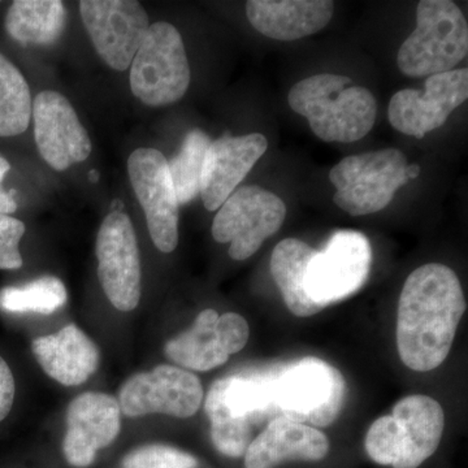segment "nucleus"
Instances as JSON below:
<instances>
[{
	"mask_svg": "<svg viewBox=\"0 0 468 468\" xmlns=\"http://www.w3.org/2000/svg\"><path fill=\"white\" fill-rule=\"evenodd\" d=\"M15 378L11 368L0 356V421L5 420L14 406Z\"/></svg>",
	"mask_w": 468,
	"mask_h": 468,
	"instance_id": "c756f323",
	"label": "nucleus"
},
{
	"mask_svg": "<svg viewBox=\"0 0 468 468\" xmlns=\"http://www.w3.org/2000/svg\"><path fill=\"white\" fill-rule=\"evenodd\" d=\"M277 419L325 428L340 417L346 402V380L325 360L306 356L268 367Z\"/></svg>",
	"mask_w": 468,
	"mask_h": 468,
	"instance_id": "39448f33",
	"label": "nucleus"
},
{
	"mask_svg": "<svg viewBox=\"0 0 468 468\" xmlns=\"http://www.w3.org/2000/svg\"><path fill=\"white\" fill-rule=\"evenodd\" d=\"M372 249L367 237L356 230L332 234L322 251H316L306 272L310 300L325 309L346 300L367 282Z\"/></svg>",
	"mask_w": 468,
	"mask_h": 468,
	"instance_id": "9d476101",
	"label": "nucleus"
},
{
	"mask_svg": "<svg viewBox=\"0 0 468 468\" xmlns=\"http://www.w3.org/2000/svg\"><path fill=\"white\" fill-rule=\"evenodd\" d=\"M267 149V138L261 133L226 135L211 143L203 162L199 190L206 209L220 208Z\"/></svg>",
	"mask_w": 468,
	"mask_h": 468,
	"instance_id": "6ab92c4d",
	"label": "nucleus"
},
{
	"mask_svg": "<svg viewBox=\"0 0 468 468\" xmlns=\"http://www.w3.org/2000/svg\"><path fill=\"white\" fill-rule=\"evenodd\" d=\"M98 279L119 311L134 310L141 300V257L131 218L112 211L104 218L95 246Z\"/></svg>",
	"mask_w": 468,
	"mask_h": 468,
	"instance_id": "9b49d317",
	"label": "nucleus"
},
{
	"mask_svg": "<svg viewBox=\"0 0 468 468\" xmlns=\"http://www.w3.org/2000/svg\"><path fill=\"white\" fill-rule=\"evenodd\" d=\"M466 300L454 271L439 263L417 268L406 280L397 314V349L412 371H433L451 353Z\"/></svg>",
	"mask_w": 468,
	"mask_h": 468,
	"instance_id": "f257e3e1",
	"label": "nucleus"
},
{
	"mask_svg": "<svg viewBox=\"0 0 468 468\" xmlns=\"http://www.w3.org/2000/svg\"><path fill=\"white\" fill-rule=\"evenodd\" d=\"M468 98V69L430 76L424 90L405 89L393 95L389 103V122L406 135L423 138L445 124L452 111Z\"/></svg>",
	"mask_w": 468,
	"mask_h": 468,
	"instance_id": "dca6fc26",
	"label": "nucleus"
},
{
	"mask_svg": "<svg viewBox=\"0 0 468 468\" xmlns=\"http://www.w3.org/2000/svg\"><path fill=\"white\" fill-rule=\"evenodd\" d=\"M128 176L143 206L154 245L165 254L175 251L178 245L180 203L169 175L168 160L159 150L141 147L129 156Z\"/></svg>",
	"mask_w": 468,
	"mask_h": 468,
	"instance_id": "4468645a",
	"label": "nucleus"
},
{
	"mask_svg": "<svg viewBox=\"0 0 468 468\" xmlns=\"http://www.w3.org/2000/svg\"><path fill=\"white\" fill-rule=\"evenodd\" d=\"M198 460L175 446L153 443L125 455L122 468H197Z\"/></svg>",
	"mask_w": 468,
	"mask_h": 468,
	"instance_id": "cd10ccee",
	"label": "nucleus"
},
{
	"mask_svg": "<svg viewBox=\"0 0 468 468\" xmlns=\"http://www.w3.org/2000/svg\"><path fill=\"white\" fill-rule=\"evenodd\" d=\"M205 411L215 448L229 458H241L254 431L277 419L267 368L243 369L218 378L209 388Z\"/></svg>",
	"mask_w": 468,
	"mask_h": 468,
	"instance_id": "7ed1b4c3",
	"label": "nucleus"
},
{
	"mask_svg": "<svg viewBox=\"0 0 468 468\" xmlns=\"http://www.w3.org/2000/svg\"><path fill=\"white\" fill-rule=\"evenodd\" d=\"M315 249L297 239H285L277 243L271 257V273L286 307L298 318H310L324 310L310 300L306 291V272Z\"/></svg>",
	"mask_w": 468,
	"mask_h": 468,
	"instance_id": "5701e85b",
	"label": "nucleus"
},
{
	"mask_svg": "<svg viewBox=\"0 0 468 468\" xmlns=\"http://www.w3.org/2000/svg\"><path fill=\"white\" fill-rule=\"evenodd\" d=\"M209 144L208 135L194 129L185 135L180 151L168 162L169 175L180 206L192 202L201 190L203 162Z\"/></svg>",
	"mask_w": 468,
	"mask_h": 468,
	"instance_id": "a878e982",
	"label": "nucleus"
},
{
	"mask_svg": "<svg viewBox=\"0 0 468 468\" xmlns=\"http://www.w3.org/2000/svg\"><path fill=\"white\" fill-rule=\"evenodd\" d=\"M67 289L55 276H42L21 286L0 291V309L8 313L51 315L67 302Z\"/></svg>",
	"mask_w": 468,
	"mask_h": 468,
	"instance_id": "bb28decb",
	"label": "nucleus"
},
{
	"mask_svg": "<svg viewBox=\"0 0 468 468\" xmlns=\"http://www.w3.org/2000/svg\"><path fill=\"white\" fill-rule=\"evenodd\" d=\"M468 52V26L451 0H421L417 27L399 50V70L409 77L451 72Z\"/></svg>",
	"mask_w": 468,
	"mask_h": 468,
	"instance_id": "423d86ee",
	"label": "nucleus"
},
{
	"mask_svg": "<svg viewBox=\"0 0 468 468\" xmlns=\"http://www.w3.org/2000/svg\"><path fill=\"white\" fill-rule=\"evenodd\" d=\"M285 218L286 206L279 196L258 185H246L218 209L212 221V237L218 243H230L233 261H246L279 232Z\"/></svg>",
	"mask_w": 468,
	"mask_h": 468,
	"instance_id": "1a4fd4ad",
	"label": "nucleus"
},
{
	"mask_svg": "<svg viewBox=\"0 0 468 468\" xmlns=\"http://www.w3.org/2000/svg\"><path fill=\"white\" fill-rule=\"evenodd\" d=\"M328 0H249L246 16L255 30L276 41H297L320 32L334 16Z\"/></svg>",
	"mask_w": 468,
	"mask_h": 468,
	"instance_id": "412c9836",
	"label": "nucleus"
},
{
	"mask_svg": "<svg viewBox=\"0 0 468 468\" xmlns=\"http://www.w3.org/2000/svg\"><path fill=\"white\" fill-rule=\"evenodd\" d=\"M80 14L101 60L119 72L128 69L150 27L143 5L134 0H82Z\"/></svg>",
	"mask_w": 468,
	"mask_h": 468,
	"instance_id": "ddd939ff",
	"label": "nucleus"
},
{
	"mask_svg": "<svg viewBox=\"0 0 468 468\" xmlns=\"http://www.w3.org/2000/svg\"><path fill=\"white\" fill-rule=\"evenodd\" d=\"M26 224L11 215L0 214V270H18L23 266L20 242Z\"/></svg>",
	"mask_w": 468,
	"mask_h": 468,
	"instance_id": "c85d7f7f",
	"label": "nucleus"
},
{
	"mask_svg": "<svg viewBox=\"0 0 468 468\" xmlns=\"http://www.w3.org/2000/svg\"><path fill=\"white\" fill-rule=\"evenodd\" d=\"M32 349L43 371L66 387L84 384L100 366V349L76 324L37 338Z\"/></svg>",
	"mask_w": 468,
	"mask_h": 468,
	"instance_id": "4be33fe9",
	"label": "nucleus"
},
{
	"mask_svg": "<svg viewBox=\"0 0 468 468\" xmlns=\"http://www.w3.org/2000/svg\"><path fill=\"white\" fill-rule=\"evenodd\" d=\"M443 428L441 405L432 397L412 394L397 402L392 414L372 423L366 452L381 466L418 468L439 449Z\"/></svg>",
	"mask_w": 468,
	"mask_h": 468,
	"instance_id": "20e7f679",
	"label": "nucleus"
},
{
	"mask_svg": "<svg viewBox=\"0 0 468 468\" xmlns=\"http://www.w3.org/2000/svg\"><path fill=\"white\" fill-rule=\"evenodd\" d=\"M32 92L26 77L0 54V138L26 133L32 120Z\"/></svg>",
	"mask_w": 468,
	"mask_h": 468,
	"instance_id": "393cba45",
	"label": "nucleus"
},
{
	"mask_svg": "<svg viewBox=\"0 0 468 468\" xmlns=\"http://www.w3.org/2000/svg\"><path fill=\"white\" fill-rule=\"evenodd\" d=\"M11 193H5L0 190V214L2 215H9L16 212L17 203L15 201Z\"/></svg>",
	"mask_w": 468,
	"mask_h": 468,
	"instance_id": "7c9ffc66",
	"label": "nucleus"
},
{
	"mask_svg": "<svg viewBox=\"0 0 468 468\" xmlns=\"http://www.w3.org/2000/svg\"><path fill=\"white\" fill-rule=\"evenodd\" d=\"M122 410L115 397L88 392L76 397L67 411L63 452L73 467L90 466L101 449L115 441L122 428Z\"/></svg>",
	"mask_w": 468,
	"mask_h": 468,
	"instance_id": "a211bd4d",
	"label": "nucleus"
},
{
	"mask_svg": "<svg viewBox=\"0 0 468 468\" xmlns=\"http://www.w3.org/2000/svg\"><path fill=\"white\" fill-rule=\"evenodd\" d=\"M67 11L60 0H16L8 8V36L24 46H48L66 29Z\"/></svg>",
	"mask_w": 468,
	"mask_h": 468,
	"instance_id": "b1692460",
	"label": "nucleus"
},
{
	"mask_svg": "<svg viewBox=\"0 0 468 468\" xmlns=\"http://www.w3.org/2000/svg\"><path fill=\"white\" fill-rule=\"evenodd\" d=\"M408 165L405 154L397 149L347 156L329 172L335 205L351 217L381 211L393 201L397 190L409 183Z\"/></svg>",
	"mask_w": 468,
	"mask_h": 468,
	"instance_id": "6e6552de",
	"label": "nucleus"
},
{
	"mask_svg": "<svg viewBox=\"0 0 468 468\" xmlns=\"http://www.w3.org/2000/svg\"><path fill=\"white\" fill-rule=\"evenodd\" d=\"M328 437L316 428L279 418L252 440L245 468H277L288 461L319 462L329 454Z\"/></svg>",
	"mask_w": 468,
	"mask_h": 468,
	"instance_id": "aec40b11",
	"label": "nucleus"
},
{
	"mask_svg": "<svg viewBox=\"0 0 468 468\" xmlns=\"http://www.w3.org/2000/svg\"><path fill=\"white\" fill-rule=\"evenodd\" d=\"M289 106L309 120L311 131L325 143H354L374 128L378 101L363 86L351 85L350 77L316 75L292 86Z\"/></svg>",
	"mask_w": 468,
	"mask_h": 468,
	"instance_id": "f03ea898",
	"label": "nucleus"
},
{
	"mask_svg": "<svg viewBox=\"0 0 468 468\" xmlns=\"http://www.w3.org/2000/svg\"><path fill=\"white\" fill-rule=\"evenodd\" d=\"M129 68L132 92L150 107L183 100L192 81L183 37L168 23L151 24Z\"/></svg>",
	"mask_w": 468,
	"mask_h": 468,
	"instance_id": "0eeeda50",
	"label": "nucleus"
},
{
	"mask_svg": "<svg viewBox=\"0 0 468 468\" xmlns=\"http://www.w3.org/2000/svg\"><path fill=\"white\" fill-rule=\"evenodd\" d=\"M250 328L236 313L218 315L214 309L203 310L192 328L165 344V356L181 367L211 371L220 367L233 354L246 346Z\"/></svg>",
	"mask_w": 468,
	"mask_h": 468,
	"instance_id": "2eb2a0df",
	"label": "nucleus"
},
{
	"mask_svg": "<svg viewBox=\"0 0 468 468\" xmlns=\"http://www.w3.org/2000/svg\"><path fill=\"white\" fill-rule=\"evenodd\" d=\"M9 169H11V165H9L8 160L0 155V184H2L5 175L8 174Z\"/></svg>",
	"mask_w": 468,
	"mask_h": 468,
	"instance_id": "473e14b6",
	"label": "nucleus"
},
{
	"mask_svg": "<svg viewBox=\"0 0 468 468\" xmlns=\"http://www.w3.org/2000/svg\"><path fill=\"white\" fill-rule=\"evenodd\" d=\"M32 120L39 154L55 171H66L90 156L92 144L88 131L60 92H39L33 101Z\"/></svg>",
	"mask_w": 468,
	"mask_h": 468,
	"instance_id": "f3484780",
	"label": "nucleus"
},
{
	"mask_svg": "<svg viewBox=\"0 0 468 468\" xmlns=\"http://www.w3.org/2000/svg\"><path fill=\"white\" fill-rule=\"evenodd\" d=\"M201 380L184 368L160 365L128 378L119 393V405L126 417L163 414L186 419L201 409Z\"/></svg>",
	"mask_w": 468,
	"mask_h": 468,
	"instance_id": "f8f14e48",
	"label": "nucleus"
},
{
	"mask_svg": "<svg viewBox=\"0 0 468 468\" xmlns=\"http://www.w3.org/2000/svg\"><path fill=\"white\" fill-rule=\"evenodd\" d=\"M98 178H100V174H98L97 171H90V174H89V180H90L91 183H97Z\"/></svg>",
	"mask_w": 468,
	"mask_h": 468,
	"instance_id": "72a5a7b5",
	"label": "nucleus"
},
{
	"mask_svg": "<svg viewBox=\"0 0 468 468\" xmlns=\"http://www.w3.org/2000/svg\"><path fill=\"white\" fill-rule=\"evenodd\" d=\"M421 169L419 167L418 165H408L406 167V177H408V180H414V178H417L419 175H420Z\"/></svg>",
	"mask_w": 468,
	"mask_h": 468,
	"instance_id": "2f4dec72",
	"label": "nucleus"
}]
</instances>
